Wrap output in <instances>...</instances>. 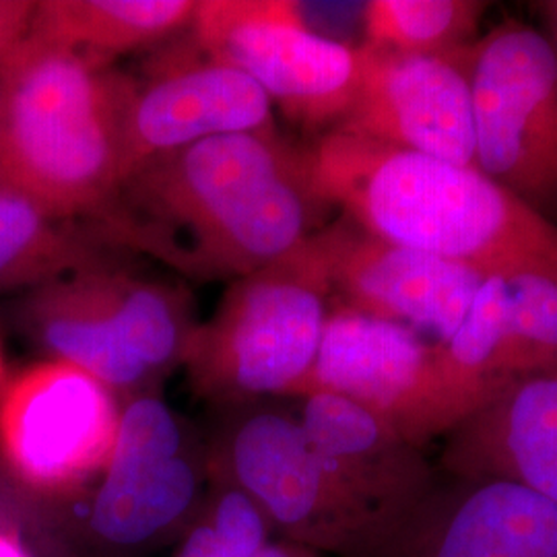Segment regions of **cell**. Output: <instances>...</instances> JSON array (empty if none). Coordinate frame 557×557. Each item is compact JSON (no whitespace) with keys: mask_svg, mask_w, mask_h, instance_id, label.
I'll return each instance as SVG.
<instances>
[{"mask_svg":"<svg viewBox=\"0 0 557 557\" xmlns=\"http://www.w3.org/2000/svg\"><path fill=\"white\" fill-rule=\"evenodd\" d=\"M320 207L301 151L277 131L239 133L143 161L91 225L184 275L239 278L310 238Z\"/></svg>","mask_w":557,"mask_h":557,"instance_id":"obj_1","label":"cell"},{"mask_svg":"<svg viewBox=\"0 0 557 557\" xmlns=\"http://www.w3.org/2000/svg\"><path fill=\"white\" fill-rule=\"evenodd\" d=\"M312 193L374 238L475 269L557 283V223L478 168L329 128L301 151Z\"/></svg>","mask_w":557,"mask_h":557,"instance_id":"obj_2","label":"cell"},{"mask_svg":"<svg viewBox=\"0 0 557 557\" xmlns=\"http://www.w3.org/2000/svg\"><path fill=\"white\" fill-rule=\"evenodd\" d=\"M135 79L32 34L0 62V188L62 220H98L124 178Z\"/></svg>","mask_w":557,"mask_h":557,"instance_id":"obj_3","label":"cell"},{"mask_svg":"<svg viewBox=\"0 0 557 557\" xmlns=\"http://www.w3.org/2000/svg\"><path fill=\"white\" fill-rule=\"evenodd\" d=\"M207 490V446L158 393L128 398L100 475L40 504L48 557H149L178 543Z\"/></svg>","mask_w":557,"mask_h":557,"instance_id":"obj_4","label":"cell"},{"mask_svg":"<svg viewBox=\"0 0 557 557\" xmlns=\"http://www.w3.org/2000/svg\"><path fill=\"white\" fill-rule=\"evenodd\" d=\"M329 294L312 236L287 257L239 277L193 335L182 363L193 388L232 407L298 397L319 356Z\"/></svg>","mask_w":557,"mask_h":557,"instance_id":"obj_5","label":"cell"},{"mask_svg":"<svg viewBox=\"0 0 557 557\" xmlns=\"http://www.w3.org/2000/svg\"><path fill=\"white\" fill-rule=\"evenodd\" d=\"M209 471L234 483L283 541L320 556L380 557L395 531L326 467L299 418L239 409L207 444Z\"/></svg>","mask_w":557,"mask_h":557,"instance_id":"obj_6","label":"cell"},{"mask_svg":"<svg viewBox=\"0 0 557 557\" xmlns=\"http://www.w3.org/2000/svg\"><path fill=\"white\" fill-rule=\"evenodd\" d=\"M475 168L557 223V54L549 38L504 21L462 50Z\"/></svg>","mask_w":557,"mask_h":557,"instance_id":"obj_7","label":"cell"},{"mask_svg":"<svg viewBox=\"0 0 557 557\" xmlns=\"http://www.w3.org/2000/svg\"><path fill=\"white\" fill-rule=\"evenodd\" d=\"M200 52L248 75L292 120L335 128L358 91L361 46L314 34L289 0L197 2Z\"/></svg>","mask_w":557,"mask_h":557,"instance_id":"obj_8","label":"cell"},{"mask_svg":"<svg viewBox=\"0 0 557 557\" xmlns=\"http://www.w3.org/2000/svg\"><path fill=\"white\" fill-rule=\"evenodd\" d=\"M120 416L100 380L59 359L34 363L0 393V465L40 504L71 498L108 465Z\"/></svg>","mask_w":557,"mask_h":557,"instance_id":"obj_9","label":"cell"},{"mask_svg":"<svg viewBox=\"0 0 557 557\" xmlns=\"http://www.w3.org/2000/svg\"><path fill=\"white\" fill-rule=\"evenodd\" d=\"M320 393L368 409L419 448L455 430L438 345L405 324L349 306L329 312L319 356L298 397Z\"/></svg>","mask_w":557,"mask_h":557,"instance_id":"obj_10","label":"cell"},{"mask_svg":"<svg viewBox=\"0 0 557 557\" xmlns=\"http://www.w3.org/2000/svg\"><path fill=\"white\" fill-rule=\"evenodd\" d=\"M331 292L349 308L450 341L485 281L475 269L374 238L343 220L312 234Z\"/></svg>","mask_w":557,"mask_h":557,"instance_id":"obj_11","label":"cell"},{"mask_svg":"<svg viewBox=\"0 0 557 557\" xmlns=\"http://www.w3.org/2000/svg\"><path fill=\"white\" fill-rule=\"evenodd\" d=\"M462 50L450 57H423L361 44L358 91L335 128L475 168L471 89Z\"/></svg>","mask_w":557,"mask_h":557,"instance_id":"obj_12","label":"cell"},{"mask_svg":"<svg viewBox=\"0 0 557 557\" xmlns=\"http://www.w3.org/2000/svg\"><path fill=\"white\" fill-rule=\"evenodd\" d=\"M380 557H557V508L515 481L448 478Z\"/></svg>","mask_w":557,"mask_h":557,"instance_id":"obj_13","label":"cell"},{"mask_svg":"<svg viewBox=\"0 0 557 557\" xmlns=\"http://www.w3.org/2000/svg\"><path fill=\"white\" fill-rule=\"evenodd\" d=\"M271 103L230 64L209 57L168 62L145 83L135 81L124 116V178L143 161L200 140L275 131Z\"/></svg>","mask_w":557,"mask_h":557,"instance_id":"obj_14","label":"cell"},{"mask_svg":"<svg viewBox=\"0 0 557 557\" xmlns=\"http://www.w3.org/2000/svg\"><path fill=\"white\" fill-rule=\"evenodd\" d=\"M299 423L338 481L395 533L440 481L423 448L347 398L304 397Z\"/></svg>","mask_w":557,"mask_h":557,"instance_id":"obj_15","label":"cell"},{"mask_svg":"<svg viewBox=\"0 0 557 557\" xmlns=\"http://www.w3.org/2000/svg\"><path fill=\"white\" fill-rule=\"evenodd\" d=\"M448 478L515 481L557 508V374L510 382L450 434Z\"/></svg>","mask_w":557,"mask_h":557,"instance_id":"obj_16","label":"cell"},{"mask_svg":"<svg viewBox=\"0 0 557 557\" xmlns=\"http://www.w3.org/2000/svg\"><path fill=\"white\" fill-rule=\"evenodd\" d=\"M103 264L36 287L23 301L21 320L27 335L50 358L66 361L100 380L124 403L158 393L160 382L122 335L103 287Z\"/></svg>","mask_w":557,"mask_h":557,"instance_id":"obj_17","label":"cell"},{"mask_svg":"<svg viewBox=\"0 0 557 557\" xmlns=\"http://www.w3.org/2000/svg\"><path fill=\"white\" fill-rule=\"evenodd\" d=\"M116 252L91 223L62 220L20 193L0 188V292L36 289L116 260Z\"/></svg>","mask_w":557,"mask_h":557,"instance_id":"obj_18","label":"cell"},{"mask_svg":"<svg viewBox=\"0 0 557 557\" xmlns=\"http://www.w3.org/2000/svg\"><path fill=\"white\" fill-rule=\"evenodd\" d=\"M195 11L193 0H46L27 34L103 62L172 36Z\"/></svg>","mask_w":557,"mask_h":557,"instance_id":"obj_19","label":"cell"},{"mask_svg":"<svg viewBox=\"0 0 557 557\" xmlns=\"http://www.w3.org/2000/svg\"><path fill=\"white\" fill-rule=\"evenodd\" d=\"M101 278L128 347L161 382L184 363L199 326L190 299L172 285L120 269L116 260L101 267Z\"/></svg>","mask_w":557,"mask_h":557,"instance_id":"obj_20","label":"cell"},{"mask_svg":"<svg viewBox=\"0 0 557 557\" xmlns=\"http://www.w3.org/2000/svg\"><path fill=\"white\" fill-rule=\"evenodd\" d=\"M483 0H372L363 2V46L423 57H450L478 40Z\"/></svg>","mask_w":557,"mask_h":557,"instance_id":"obj_21","label":"cell"},{"mask_svg":"<svg viewBox=\"0 0 557 557\" xmlns=\"http://www.w3.org/2000/svg\"><path fill=\"white\" fill-rule=\"evenodd\" d=\"M508 304L496 356V374L510 382L557 374V283L537 275L506 277Z\"/></svg>","mask_w":557,"mask_h":557,"instance_id":"obj_22","label":"cell"},{"mask_svg":"<svg viewBox=\"0 0 557 557\" xmlns=\"http://www.w3.org/2000/svg\"><path fill=\"white\" fill-rule=\"evenodd\" d=\"M273 535L255 502L209 471L207 496L176 543L174 557H257Z\"/></svg>","mask_w":557,"mask_h":557,"instance_id":"obj_23","label":"cell"},{"mask_svg":"<svg viewBox=\"0 0 557 557\" xmlns=\"http://www.w3.org/2000/svg\"><path fill=\"white\" fill-rule=\"evenodd\" d=\"M34 11L29 0H0V62L25 38Z\"/></svg>","mask_w":557,"mask_h":557,"instance_id":"obj_24","label":"cell"},{"mask_svg":"<svg viewBox=\"0 0 557 557\" xmlns=\"http://www.w3.org/2000/svg\"><path fill=\"white\" fill-rule=\"evenodd\" d=\"M0 557H34L20 529L4 518H0Z\"/></svg>","mask_w":557,"mask_h":557,"instance_id":"obj_25","label":"cell"},{"mask_svg":"<svg viewBox=\"0 0 557 557\" xmlns=\"http://www.w3.org/2000/svg\"><path fill=\"white\" fill-rule=\"evenodd\" d=\"M257 557H322L317 552L301 547L296 543L283 541V539H273Z\"/></svg>","mask_w":557,"mask_h":557,"instance_id":"obj_26","label":"cell"},{"mask_svg":"<svg viewBox=\"0 0 557 557\" xmlns=\"http://www.w3.org/2000/svg\"><path fill=\"white\" fill-rule=\"evenodd\" d=\"M541 15L545 21V36L552 41L554 50L557 54V0H547V2H541Z\"/></svg>","mask_w":557,"mask_h":557,"instance_id":"obj_27","label":"cell"},{"mask_svg":"<svg viewBox=\"0 0 557 557\" xmlns=\"http://www.w3.org/2000/svg\"><path fill=\"white\" fill-rule=\"evenodd\" d=\"M2 376H4V359H2V349H0V382H2Z\"/></svg>","mask_w":557,"mask_h":557,"instance_id":"obj_28","label":"cell"}]
</instances>
